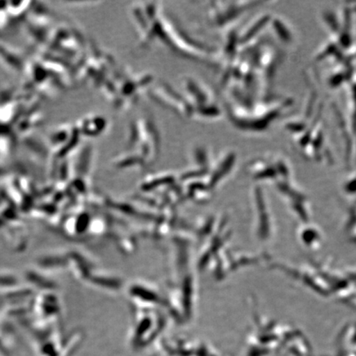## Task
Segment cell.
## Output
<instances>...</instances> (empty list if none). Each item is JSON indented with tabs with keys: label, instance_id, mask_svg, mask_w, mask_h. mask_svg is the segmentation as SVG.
Wrapping results in <instances>:
<instances>
[{
	"label": "cell",
	"instance_id": "obj_1",
	"mask_svg": "<svg viewBox=\"0 0 356 356\" xmlns=\"http://www.w3.org/2000/svg\"><path fill=\"white\" fill-rule=\"evenodd\" d=\"M131 16L140 48L145 50L159 44L176 56L216 65L218 51L191 37L159 3H135Z\"/></svg>",
	"mask_w": 356,
	"mask_h": 356
},
{
	"label": "cell",
	"instance_id": "obj_2",
	"mask_svg": "<svg viewBox=\"0 0 356 356\" xmlns=\"http://www.w3.org/2000/svg\"><path fill=\"white\" fill-rule=\"evenodd\" d=\"M213 92L199 79L184 77L178 88L167 83H159L151 93L154 100L181 118L211 122L222 117V111Z\"/></svg>",
	"mask_w": 356,
	"mask_h": 356
},
{
	"label": "cell",
	"instance_id": "obj_3",
	"mask_svg": "<svg viewBox=\"0 0 356 356\" xmlns=\"http://www.w3.org/2000/svg\"><path fill=\"white\" fill-rule=\"evenodd\" d=\"M160 136L152 119L142 115L131 122L126 145V167L153 163L160 153Z\"/></svg>",
	"mask_w": 356,
	"mask_h": 356
},
{
	"label": "cell",
	"instance_id": "obj_4",
	"mask_svg": "<svg viewBox=\"0 0 356 356\" xmlns=\"http://www.w3.org/2000/svg\"><path fill=\"white\" fill-rule=\"evenodd\" d=\"M244 2H212L207 10V19L212 28L220 29L221 33L232 28L235 21L250 8Z\"/></svg>",
	"mask_w": 356,
	"mask_h": 356
}]
</instances>
